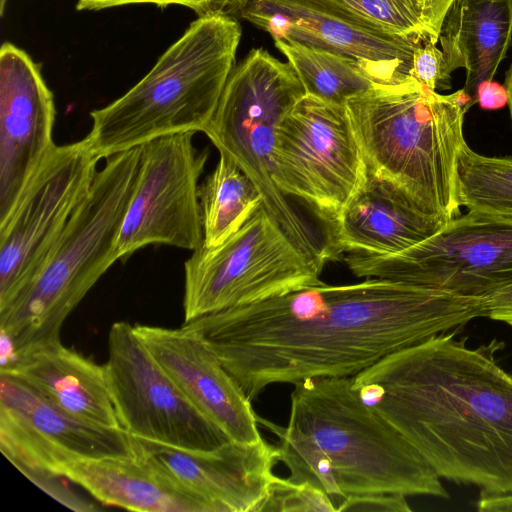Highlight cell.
Segmentation results:
<instances>
[{"label": "cell", "instance_id": "cell-12", "mask_svg": "<svg viewBox=\"0 0 512 512\" xmlns=\"http://www.w3.org/2000/svg\"><path fill=\"white\" fill-rule=\"evenodd\" d=\"M195 132L162 136L140 146L138 180L117 241L120 260L149 245L194 251L203 243L199 179L209 157Z\"/></svg>", "mask_w": 512, "mask_h": 512}, {"label": "cell", "instance_id": "cell-18", "mask_svg": "<svg viewBox=\"0 0 512 512\" xmlns=\"http://www.w3.org/2000/svg\"><path fill=\"white\" fill-rule=\"evenodd\" d=\"M148 351L193 407L229 441L263 440L252 401L215 353L192 331L134 325Z\"/></svg>", "mask_w": 512, "mask_h": 512}, {"label": "cell", "instance_id": "cell-9", "mask_svg": "<svg viewBox=\"0 0 512 512\" xmlns=\"http://www.w3.org/2000/svg\"><path fill=\"white\" fill-rule=\"evenodd\" d=\"M359 278H377L483 299L512 284V218L467 211L399 253H347Z\"/></svg>", "mask_w": 512, "mask_h": 512}, {"label": "cell", "instance_id": "cell-28", "mask_svg": "<svg viewBox=\"0 0 512 512\" xmlns=\"http://www.w3.org/2000/svg\"><path fill=\"white\" fill-rule=\"evenodd\" d=\"M410 76L433 91L450 88L451 76L446 70L443 52L432 42L414 50Z\"/></svg>", "mask_w": 512, "mask_h": 512}, {"label": "cell", "instance_id": "cell-6", "mask_svg": "<svg viewBox=\"0 0 512 512\" xmlns=\"http://www.w3.org/2000/svg\"><path fill=\"white\" fill-rule=\"evenodd\" d=\"M105 160L37 276L0 311L1 363L60 340L66 318L120 259L117 241L138 180L140 146Z\"/></svg>", "mask_w": 512, "mask_h": 512}, {"label": "cell", "instance_id": "cell-1", "mask_svg": "<svg viewBox=\"0 0 512 512\" xmlns=\"http://www.w3.org/2000/svg\"><path fill=\"white\" fill-rule=\"evenodd\" d=\"M484 317L483 300L390 280L316 285L184 322L248 398L274 383L351 377Z\"/></svg>", "mask_w": 512, "mask_h": 512}, {"label": "cell", "instance_id": "cell-8", "mask_svg": "<svg viewBox=\"0 0 512 512\" xmlns=\"http://www.w3.org/2000/svg\"><path fill=\"white\" fill-rule=\"evenodd\" d=\"M326 262L302 249L261 203L226 241L201 245L186 260L185 322L316 285Z\"/></svg>", "mask_w": 512, "mask_h": 512}, {"label": "cell", "instance_id": "cell-32", "mask_svg": "<svg viewBox=\"0 0 512 512\" xmlns=\"http://www.w3.org/2000/svg\"><path fill=\"white\" fill-rule=\"evenodd\" d=\"M476 103L483 110H499L508 105V93L505 85L493 80L484 81L476 91Z\"/></svg>", "mask_w": 512, "mask_h": 512}, {"label": "cell", "instance_id": "cell-29", "mask_svg": "<svg viewBox=\"0 0 512 512\" xmlns=\"http://www.w3.org/2000/svg\"><path fill=\"white\" fill-rule=\"evenodd\" d=\"M225 0H78L76 9L79 11H96L117 6L150 3L159 7L181 5L195 11L199 16L210 11H220Z\"/></svg>", "mask_w": 512, "mask_h": 512}, {"label": "cell", "instance_id": "cell-3", "mask_svg": "<svg viewBox=\"0 0 512 512\" xmlns=\"http://www.w3.org/2000/svg\"><path fill=\"white\" fill-rule=\"evenodd\" d=\"M257 421L277 436L288 479L324 491L336 512L349 496L449 497L414 446L361 398L352 376L298 382L287 426Z\"/></svg>", "mask_w": 512, "mask_h": 512}, {"label": "cell", "instance_id": "cell-30", "mask_svg": "<svg viewBox=\"0 0 512 512\" xmlns=\"http://www.w3.org/2000/svg\"><path fill=\"white\" fill-rule=\"evenodd\" d=\"M340 511L410 512L406 496L401 494H368L349 496L339 505Z\"/></svg>", "mask_w": 512, "mask_h": 512}, {"label": "cell", "instance_id": "cell-2", "mask_svg": "<svg viewBox=\"0 0 512 512\" xmlns=\"http://www.w3.org/2000/svg\"><path fill=\"white\" fill-rule=\"evenodd\" d=\"M458 332L384 357L353 386L440 478L512 494V375L495 357L504 343L470 348Z\"/></svg>", "mask_w": 512, "mask_h": 512}, {"label": "cell", "instance_id": "cell-22", "mask_svg": "<svg viewBox=\"0 0 512 512\" xmlns=\"http://www.w3.org/2000/svg\"><path fill=\"white\" fill-rule=\"evenodd\" d=\"M439 40L446 70H466L462 88L476 103L477 87L493 80L512 40V0H453Z\"/></svg>", "mask_w": 512, "mask_h": 512}, {"label": "cell", "instance_id": "cell-19", "mask_svg": "<svg viewBox=\"0 0 512 512\" xmlns=\"http://www.w3.org/2000/svg\"><path fill=\"white\" fill-rule=\"evenodd\" d=\"M448 221L394 186L367 175L323 241L329 261L343 253L390 255L424 241Z\"/></svg>", "mask_w": 512, "mask_h": 512}, {"label": "cell", "instance_id": "cell-24", "mask_svg": "<svg viewBox=\"0 0 512 512\" xmlns=\"http://www.w3.org/2000/svg\"><path fill=\"white\" fill-rule=\"evenodd\" d=\"M303 85L305 94L345 105L380 84L360 61L301 43L274 40Z\"/></svg>", "mask_w": 512, "mask_h": 512}, {"label": "cell", "instance_id": "cell-26", "mask_svg": "<svg viewBox=\"0 0 512 512\" xmlns=\"http://www.w3.org/2000/svg\"><path fill=\"white\" fill-rule=\"evenodd\" d=\"M384 31L424 43L439 40L453 0H332Z\"/></svg>", "mask_w": 512, "mask_h": 512}, {"label": "cell", "instance_id": "cell-35", "mask_svg": "<svg viewBox=\"0 0 512 512\" xmlns=\"http://www.w3.org/2000/svg\"><path fill=\"white\" fill-rule=\"evenodd\" d=\"M7 0H0V15H4Z\"/></svg>", "mask_w": 512, "mask_h": 512}, {"label": "cell", "instance_id": "cell-7", "mask_svg": "<svg viewBox=\"0 0 512 512\" xmlns=\"http://www.w3.org/2000/svg\"><path fill=\"white\" fill-rule=\"evenodd\" d=\"M304 95L289 63L264 49H253L233 68L202 133L253 182L282 229L306 252L329 261L323 238L273 180L277 127Z\"/></svg>", "mask_w": 512, "mask_h": 512}, {"label": "cell", "instance_id": "cell-31", "mask_svg": "<svg viewBox=\"0 0 512 512\" xmlns=\"http://www.w3.org/2000/svg\"><path fill=\"white\" fill-rule=\"evenodd\" d=\"M484 317L512 327V284L483 298Z\"/></svg>", "mask_w": 512, "mask_h": 512}, {"label": "cell", "instance_id": "cell-21", "mask_svg": "<svg viewBox=\"0 0 512 512\" xmlns=\"http://www.w3.org/2000/svg\"><path fill=\"white\" fill-rule=\"evenodd\" d=\"M58 476L85 489L99 502L142 512H217L148 460L102 458L62 467Z\"/></svg>", "mask_w": 512, "mask_h": 512}, {"label": "cell", "instance_id": "cell-23", "mask_svg": "<svg viewBox=\"0 0 512 512\" xmlns=\"http://www.w3.org/2000/svg\"><path fill=\"white\" fill-rule=\"evenodd\" d=\"M203 243L213 248L236 233L262 197L253 182L226 155L220 154L214 170L199 187Z\"/></svg>", "mask_w": 512, "mask_h": 512}, {"label": "cell", "instance_id": "cell-34", "mask_svg": "<svg viewBox=\"0 0 512 512\" xmlns=\"http://www.w3.org/2000/svg\"><path fill=\"white\" fill-rule=\"evenodd\" d=\"M505 87L508 93V107L512 122V64L510 65L509 69L506 72Z\"/></svg>", "mask_w": 512, "mask_h": 512}, {"label": "cell", "instance_id": "cell-17", "mask_svg": "<svg viewBox=\"0 0 512 512\" xmlns=\"http://www.w3.org/2000/svg\"><path fill=\"white\" fill-rule=\"evenodd\" d=\"M132 436V435H131ZM137 456L212 504L217 512H260L277 478L276 444L226 441L211 450H185L132 436Z\"/></svg>", "mask_w": 512, "mask_h": 512}, {"label": "cell", "instance_id": "cell-33", "mask_svg": "<svg viewBox=\"0 0 512 512\" xmlns=\"http://www.w3.org/2000/svg\"><path fill=\"white\" fill-rule=\"evenodd\" d=\"M476 508L481 512H512V494L495 495L480 492Z\"/></svg>", "mask_w": 512, "mask_h": 512}, {"label": "cell", "instance_id": "cell-13", "mask_svg": "<svg viewBox=\"0 0 512 512\" xmlns=\"http://www.w3.org/2000/svg\"><path fill=\"white\" fill-rule=\"evenodd\" d=\"M104 367L120 427L128 434L195 451L229 441L193 407L131 324L111 326Z\"/></svg>", "mask_w": 512, "mask_h": 512}, {"label": "cell", "instance_id": "cell-11", "mask_svg": "<svg viewBox=\"0 0 512 512\" xmlns=\"http://www.w3.org/2000/svg\"><path fill=\"white\" fill-rule=\"evenodd\" d=\"M100 160L85 138L56 145L0 221V311L41 270L89 194Z\"/></svg>", "mask_w": 512, "mask_h": 512}, {"label": "cell", "instance_id": "cell-5", "mask_svg": "<svg viewBox=\"0 0 512 512\" xmlns=\"http://www.w3.org/2000/svg\"><path fill=\"white\" fill-rule=\"evenodd\" d=\"M241 26L223 11L200 15L125 94L91 111L85 139L100 158L153 139L202 132L235 67Z\"/></svg>", "mask_w": 512, "mask_h": 512}, {"label": "cell", "instance_id": "cell-4", "mask_svg": "<svg viewBox=\"0 0 512 512\" xmlns=\"http://www.w3.org/2000/svg\"><path fill=\"white\" fill-rule=\"evenodd\" d=\"M345 106L368 176L433 214L459 215L456 161L471 107L463 89L444 95L409 79L377 84Z\"/></svg>", "mask_w": 512, "mask_h": 512}, {"label": "cell", "instance_id": "cell-15", "mask_svg": "<svg viewBox=\"0 0 512 512\" xmlns=\"http://www.w3.org/2000/svg\"><path fill=\"white\" fill-rule=\"evenodd\" d=\"M221 11L287 40L360 61L380 84L409 79L414 50L424 42L390 34L332 0H225Z\"/></svg>", "mask_w": 512, "mask_h": 512}, {"label": "cell", "instance_id": "cell-20", "mask_svg": "<svg viewBox=\"0 0 512 512\" xmlns=\"http://www.w3.org/2000/svg\"><path fill=\"white\" fill-rule=\"evenodd\" d=\"M65 412L88 423L120 427L104 365L62 345L29 347L1 364Z\"/></svg>", "mask_w": 512, "mask_h": 512}, {"label": "cell", "instance_id": "cell-25", "mask_svg": "<svg viewBox=\"0 0 512 512\" xmlns=\"http://www.w3.org/2000/svg\"><path fill=\"white\" fill-rule=\"evenodd\" d=\"M456 193L467 211L512 218V157L486 156L464 142L456 161Z\"/></svg>", "mask_w": 512, "mask_h": 512}, {"label": "cell", "instance_id": "cell-14", "mask_svg": "<svg viewBox=\"0 0 512 512\" xmlns=\"http://www.w3.org/2000/svg\"><path fill=\"white\" fill-rule=\"evenodd\" d=\"M0 449L25 476H58L62 467L80 460L137 456L132 436L121 427L83 421L5 371H0Z\"/></svg>", "mask_w": 512, "mask_h": 512}, {"label": "cell", "instance_id": "cell-10", "mask_svg": "<svg viewBox=\"0 0 512 512\" xmlns=\"http://www.w3.org/2000/svg\"><path fill=\"white\" fill-rule=\"evenodd\" d=\"M272 165L278 189L305 202L325 234L367 178L346 106L309 94L280 121Z\"/></svg>", "mask_w": 512, "mask_h": 512}, {"label": "cell", "instance_id": "cell-27", "mask_svg": "<svg viewBox=\"0 0 512 512\" xmlns=\"http://www.w3.org/2000/svg\"><path fill=\"white\" fill-rule=\"evenodd\" d=\"M261 511L336 512V508L321 489L277 476Z\"/></svg>", "mask_w": 512, "mask_h": 512}, {"label": "cell", "instance_id": "cell-16", "mask_svg": "<svg viewBox=\"0 0 512 512\" xmlns=\"http://www.w3.org/2000/svg\"><path fill=\"white\" fill-rule=\"evenodd\" d=\"M56 109L39 64L21 48H0V221L56 147Z\"/></svg>", "mask_w": 512, "mask_h": 512}]
</instances>
